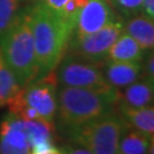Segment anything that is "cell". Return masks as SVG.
Returning <instances> with one entry per match:
<instances>
[{
    "label": "cell",
    "instance_id": "11",
    "mask_svg": "<svg viewBox=\"0 0 154 154\" xmlns=\"http://www.w3.org/2000/svg\"><path fill=\"white\" fill-rule=\"evenodd\" d=\"M20 125L28 136L32 152H40L53 147V132L55 130L54 123L45 120L25 121L20 119Z\"/></svg>",
    "mask_w": 154,
    "mask_h": 154
},
{
    "label": "cell",
    "instance_id": "20",
    "mask_svg": "<svg viewBox=\"0 0 154 154\" xmlns=\"http://www.w3.org/2000/svg\"><path fill=\"white\" fill-rule=\"evenodd\" d=\"M143 75H145V78H147L149 80L154 82V55L152 50L146 56V61L143 65Z\"/></svg>",
    "mask_w": 154,
    "mask_h": 154
},
{
    "label": "cell",
    "instance_id": "26",
    "mask_svg": "<svg viewBox=\"0 0 154 154\" xmlns=\"http://www.w3.org/2000/svg\"><path fill=\"white\" fill-rule=\"evenodd\" d=\"M107 1H109V0H107Z\"/></svg>",
    "mask_w": 154,
    "mask_h": 154
},
{
    "label": "cell",
    "instance_id": "16",
    "mask_svg": "<svg viewBox=\"0 0 154 154\" xmlns=\"http://www.w3.org/2000/svg\"><path fill=\"white\" fill-rule=\"evenodd\" d=\"M153 136L127 126L122 132L118 154H147Z\"/></svg>",
    "mask_w": 154,
    "mask_h": 154
},
{
    "label": "cell",
    "instance_id": "9",
    "mask_svg": "<svg viewBox=\"0 0 154 154\" xmlns=\"http://www.w3.org/2000/svg\"><path fill=\"white\" fill-rule=\"evenodd\" d=\"M31 147L20 119L7 114L0 122V154H30Z\"/></svg>",
    "mask_w": 154,
    "mask_h": 154
},
{
    "label": "cell",
    "instance_id": "3",
    "mask_svg": "<svg viewBox=\"0 0 154 154\" xmlns=\"http://www.w3.org/2000/svg\"><path fill=\"white\" fill-rule=\"evenodd\" d=\"M0 54L21 87L35 80V51L26 11H21L13 26L0 39Z\"/></svg>",
    "mask_w": 154,
    "mask_h": 154
},
{
    "label": "cell",
    "instance_id": "22",
    "mask_svg": "<svg viewBox=\"0 0 154 154\" xmlns=\"http://www.w3.org/2000/svg\"><path fill=\"white\" fill-rule=\"evenodd\" d=\"M66 2H67V0H45L44 1L45 5L47 6L50 11L56 13L58 16L63 11V7Z\"/></svg>",
    "mask_w": 154,
    "mask_h": 154
},
{
    "label": "cell",
    "instance_id": "6",
    "mask_svg": "<svg viewBox=\"0 0 154 154\" xmlns=\"http://www.w3.org/2000/svg\"><path fill=\"white\" fill-rule=\"evenodd\" d=\"M123 26L121 21L113 20L97 32L86 35L71 34L65 53L99 64L104 63L111 46L123 32Z\"/></svg>",
    "mask_w": 154,
    "mask_h": 154
},
{
    "label": "cell",
    "instance_id": "8",
    "mask_svg": "<svg viewBox=\"0 0 154 154\" xmlns=\"http://www.w3.org/2000/svg\"><path fill=\"white\" fill-rule=\"evenodd\" d=\"M114 20V13L107 0H88L77 18L72 34L86 35L97 32Z\"/></svg>",
    "mask_w": 154,
    "mask_h": 154
},
{
    "label": "cell",
    "instance_id": "17",
    "mask_svg": "<svg viewBox=\"0 0 154 154\" xmlns=\"http://www.w3.org/2000/svg\"><path fill=\"white\" fill-rule=\"evenodd\" d=\"M22 88L14 73L6 64L5 60L0 54V107L8 103V100L15 96Z\"/></svg>",
    "mask_w": 154,
    "mask_h": 154
},
{
    "label": "cell",
    "instance_id": "12",
    "mask_svg": "<svg viewBox=\"0 0 154 154\" xmlns=\"http://www.w3.org/2000/svg\"><path fill=\"white\" fill-rule=\"evenodd\" d=\"M116 112L122 118L126 125L136 130L143 131L149 136L154 134V109L153 105L145 107H129L118 100Z\"/></svg>",
    "mask_w": 154,
    "mask_h": 154
},
{
    "label": "cell",
    "instance_id": "23",
    "mask_svg": "<svg viewBox=\"0 0 154 154\" xmlns=\"http://www.w3.org/2000/svg\"><path fill=\"white\" fill-rule=\"evenodd\" d=\"M142 9L144 11V15L154 20V0H143Z\"/></svg>",
    "mask_w": 154,
    "mask_h": 154
},
{
    "label": "cell",
    "instance_id": "18",
    "mask_svg": "<svg viewBox=\"0 0 154 154\" xmlns=\"http://www.w3.org/2000/svg\"><path fill=\"white\" fill-rule=\"evenodd\" d=\"M20 7L21 0H0V39L13 26L21 14Z\"/></svg>",
    "mask_w": 154,
    "mask_h": 154
},
{
    "label": "cell",
    "instance_id": "14",
    "mask_svg": "<svg viewBox=\"0 0 154 154\" xmlns=\"http://www.w3.org/2000/svg\"><path fill=\"white\" fill-rule=\"evenodd\" d=\"M145 55V50L132 39L128 33L122 32L114 44L111 46L106 60L119 62H134L142 63Z\"/></svg>",
    "mask_w": 154,
    "mask_h": 154
},
{
    "label": "cell",
    "instance_id": "2",
    "mask_svg": "<svg viewBox=\"0 0 154 154\" xmlns=\"http://www.w3.org/2000/svg\"><path fill=\"white\" fill-rule=\"evenodd\" d=\"M26 13L33 34L38 80L55 70L65 54L72 31L44 2L35 4Z\"/></svg>",
    "mask_w": 154,
    "mask_h": 154
},
{
    "label": "cell",
    "instance_id": "19",
    "mask_svg": "<svg viewBox=\"0 0 154 154\" xmlns=\"http://www.w3.org/2000/svg\"><path fill=\"white\" fill-rule=\"evenodd\" d=\"M111 7H114L127 17L135 16L140 13L143 0H109Z\"/></svg>",
    "mask_w": 154,
    "mask_h": 154
},
{
    "label": "cell",
    "instance_id": "13",
    "mask_svg": "<svg viewBox=\"0 0 154 154\" xmlns=\"http://www.w3.org/2000/svg\"><path fill=\"white\" fill-rule=\"evenodd\" d=\"M154 82L147 78L142 77L137 81L127 86L125 91L120 94L119 102L129 107H145L153 105Z\"/></svg>",
    "mask_w": 154,
    "mask_h": 154
},
{
    "label": "cell",
    "instance_id": "10",
    "mask_svg": "<svg viewBox=\"0 0 154 154\" xmlns=\"http://www.w3.org/2000/svg\"><path fill=\"white\" fill-rule=\"evenodd\" d=\"M106 61L102 70L106 82L113 88H125L144 77L142 63Z\"/></svg>",
    "mask_w": 154,
    "mask_h": 154
},
{
    "label": "cell",
    "instance_id": "1",
    "mask_svg": "<svg viewBox=\"0 0 154 154\" xmlns=\"http://www.w3.org/2000/svg\"><path fill=\"white\" fill-rule=\"evenodd\" d=\"M120 97L119 89L57 87V112L55 121L64 137L69 138L79 127L99 116L116 112Z\"/></svg>",
    "mask_w": 154,
    "mask_h": 154
},
{
    "label": "cell",
    "instance_id": "7",
    "mask_svg": "<svg viewBox=\"0 0 154 154\" xmlns=\"http://www.w3.org/2000/svg\"><path fill=\"white\" fill-rule=\"evenodd\" d=\"M57 81L54 71L22 87L21 98L47 122L55 125L57 112Z\"/></svg>",
    "mask_w": 154,
    "mask_h": 154
},
{
    "label": "cell",
    "instance_id": "21",
    "mask_svg": "<svg viewBox=\"0 0 154 154\" xmlns=\"http://www.w3.org/2000/svg\"><path fill=\"white\" fill-rule=\"evenodd\" d=\"M64 154H94L89 149H87L86 146L80 145L77 143H72V145L66 146L65 149H62Z\"/></svg>",
    "mask_w": 154,
    "mask_h": 154
},
{
    "label": "cell",
    "instance_id": "25",
    "mask_svg": "<svg viewBox=\"0 0 154 154\" xmlns=\"http://www.w3.org/2000/svg\"><path fill=\"white\" fill-rule=\"evenodd\" d=\"M24 1H28V2H34V4H39V2H44L45 0H24Z\"/></svg>",
    "mask_w": 154,
    "mask_h": 154
},
{
    "label": "cell",
    "instance_id": "4",
    "mask_svg": "<svg viewBox=\"0 0 154 154\" xmlns=\"http://www.w3.org/2000/svg\"><path fill=\"white\" fill-rule=\"evenodd\" d=\"M126 127L121 116L112 112L79 127L67 139L86 146L94 154H118L119 142Z\"/></svg>",
    "mask_w": 154,
    "mask_h": 154
},
{
    "label": "cell",
    "instance_id": "15",
    "mask_svg": "<svg viewBox=\"0 0 154 154\" xmlns=\"http://www.w3.org/2000/svg\"><path fill=\"white\" fill-rule=\"evenodd\" d=\"M125 32L128 33L132 39L145 51L153 50L154 47V20L146 15H135L123 26Z\"/></svg>",
    "mask_w": 154,
    "mask_h": 154
},
{
    "label": "cell",
    "instance_id": "5",
    "mask_svg": "<svg viewBox=\"0 0 154 154\" xmlns=\"http://www.w3.org/2000/svg\"><path fill=\"white\" fill-rule=\"evenodd\" d=\"M56 81L61 86L80 88H103L106 82L99 63L65 53L54 70Z\"/></svg>",
    "mask_w": 154,
    "mask_h": 154
},
{
    "label": "cell",
    "instance_id": "24",
    "mask_svg": "<svg viewBox=\"0 0 154 154\" xmlns=\"http://www.w3.org/2000/svg\"><path fill=\"white\" fill-rule=\"evenodd\" d=\"M31 154H64V152L62 149H57L54 146L50 147L48 149H45V151H40V152H32Z\"/></svg>",
    "mask_w": 154,
    "mask_h": 154
}]
</instances>
